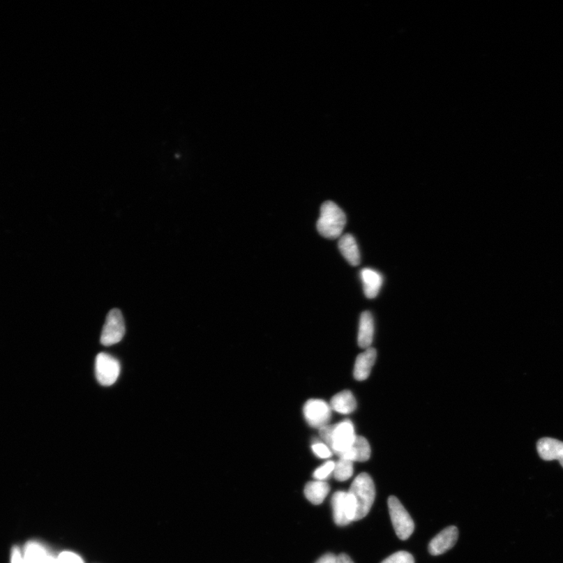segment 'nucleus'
<instances>
[{"label":"nucleus","mask_w":563,"mask_h":563,"mask_svg":"<svg viewBox=\"0 0 563 563\" xmlns=\"http://www.w3.org/2000/svg\"><path fill=\"white\" fill-rule=\"evenodd\" d=\"M381 563H415V560L410 553L400 551L390 555Z\"/></svg>","instance_id":"obj_20"},{"label":"nucleus","mask_w":563,"mask_h":563,"mask_svg":"<svg viewBox=\"0 0 563 563\" xmlns=\"http://www.w3.org/2000/svg\"><path fill=\"white\" fill-rule=\"evenodd\" d=\"M330 491L329 485L325 481H315L306 485L305 495L307 500L315 506H319L326 500Z\"/></svg>","instance_id":"obj_16"},{"label":"nucleus","mask_w":563,"mask_h":563,"mask_svg":"<svg viewBox=\"0 0 563 563\" xmlns=\"http://www.w3.org/2000/svg\"><path fill=\"white\" fill-rule=\"evenodd\" d=\"M333 520L336 525L345 527L355 521L357 506L354 496L346 491H336L332 497Z\"/></svg>","instance_id":"obj_5"},{"label":"nucleus","mask_w":563,"mask_h":563,"mask_svg":"<svg viewBox=\"0 0 563 563\" xmlns=\"http://www.w3.org/2000/svg\"><path fill=\"white\" fill-rule=\"evenodd\" d=\"M351 493L357 506L355 521L363 519L373 506L375 497V488L372 477L363 472L356 477L351 485Z\"/></svg>","instance_id":"obj_2"},{"label":"nucleus","mask_w":563,"mask_h":563,"mask_svg":"<svg viewBox=\"0 0 563 563\" xmlns=\"http://www.w3.org/2000/svg\"><path fill=\"white\" fill-rule=\"evenodd\" d=\"M377 359V351L374 348H367L356 359L354 368V377L359 381L366 380L370 377L372 368Z\"/></svg>","instance_id":"obj_11"},{"label":"nucleus","mask_w":563,"mask_h":563,"mask_svg":"<svg viewBox=\"0 0 563 563\" xmlns=\"http://www.w3.org/2000/svg\"><path fill=\"white\" fill-rule=\"evenodd\" d=\"M352 448L355 454V462H366L370 458V445L365 437H356Z\"/></svg>","instance_id":"obj_18"},{"label":"nucleus","mask_w":563,"mask_h":563,"mask_svg":"<svg viewBox=\"0 0 563 563\" xmlns=\"http://www.w3.org/2000/svg\"><path fill=\"white\" fill-rule=\"evenodd\" d=\"M329 405L332 410L347 415L355 411L357 403L350 391H343L333 397Z\"/></svg>","instance_id":"obj_15"},{"label":"nucleus","mask_w":563,"mask_h":563,"mask_svg":"<svg viewBox=\"0 0 563 563\" xmlns=\"http://www.w3.org/2000/svg\"><path fill=\"white\" fill-rule=\"evenodd\" d=\"M312 449L314 454L320 458H329L332 456L331 449L325 443L317 442L313 443Z\"/></svg>","instance_id":"obj_21"},{"label":"nucleus","mask_w":563,"mask_h":563,"mask_svg":"<svg viewBox=\"0 0 563 563\" xmlns=\"http://www.w3.org/2000/svg\"><path fill=\"white\" fill-rule=\"evenodd\" d=\"M126 333L124 318L121 310L114 308L107 316L105 326L103 328L100 342L103 346H112L118 344Z\"/></svg>","instance_id":"obj_6"},{"label":"nucleus","mask_w":563,"mask_h":563,"mask_svg":"<svg viewBox=\"0 0 563 563\" xmlns=\"http://www.w3.org/2000/svg\"><path fill=\"white\" fill-rule=\"evenodd\" d=\"M344 211L332 202H326L321 207L320 217L317 222V230L325 238H339L346 225Z\"/></svg>","instance_id":"obj_1"},{"label":"nucleus","mask_w":563,"mask_h":563,"mask_svg":"<svg viewBox=\"0 0 563 563\" xmlns=\"http://www.w3.org/2000/svg\"><path fill=\"white\" fill-rule=\"evenodd\" d=\"M335 468L333 461H328L317 469L313 474L316 481H324L330 475L333 474Z\"/></svg>","instance_id":"obj_19"},{"label":"nucleus","mask_w":563,"mask_h":563,"mask_svg":"<svg viewBox=\"0 0 563 563\" xmlns=\"http://www.w3.org/2000/svg\"><path fill=\"white\" fill-rule=\"evenodd\" d=\"M95 368L97 380L105 386L113 385L117 381L121 371L119 361L106 353L96 356Z\"/></svg>","instance_id":"obj_7"},{"label":"nucleus","mask_w":563,"mask_h":563,"mask_svg":"<svg viewBox=\"0 0 563 563\" xmlns=\"http://www.w3.org/2000/svg\"><path fill=\"white\" fill-rule=\"evenodd\" d=\"M536 449L543 460H558L563 467V442L553 438H542L539 440Z\"/></svg>","instance_id":"obj_10"},{"label":"nucleus","mask_w":563,"mask_h":563,"mask_svg":"<svg viewBox=\"0 0 563 563\" xmlns=\"http://www.w3.org/2000/svg\"><path fill=\"white\" fill-rule=\"evenodd\" d=\"M374 336L373 317L370 312L361 314L358 336L359 345L361 348H370Z\"/></svg>","instance_id":"obj_14"},{"label":"nucleus","mask_w":563,"mask_h":563,"mask_svg":"<svg viewBox=\"0 0 563 563\" xmlns=\"http://www.w3.org/2000/svg\"><path fill=\"white\" fill-rule=\"evenodd\" d=\"M57 563H84L80 556L74 553L63 552L57 557Z\"/></svg>","instance_id":"obj_22"},{"label":"nucleus","mask_w":563,"mask_h":563,"mask_svg":"<svg viewBox=\"0 0 563 563\" xmlns=\"http://www.w3.org/2000/svg\"><path fill=\"white\" fill-rule=\"evenodd\" d=\"M303 412L309 426L319 429L326 426L332 416L331 407L320 399L308 400L303 406Z\"/></svg>","instance_id":"obj_8"},{"label":"nucleus","mask_w":563,"mask_h":563,"mask_svg":"<svg viewBox=\"0 0 563 563\" xmlns=\"http://www.w3.org/2000/svg\"><path fill=\"white\" fill-rule=\"evenodd\" d=\"M388 509L394 530L400 540L409 539L415 530V524L403 504L396 497L388 498Z\"/></svg>","instance_id":"obj_4"},{"label":"nucleus","mask_w":563,"mask_h":563,"mask_svg":"<svg viewBox=\"0 0 563 563\" xmlns=\"http://www.w3.org/2000/svg\"><path fill=\"white\" fill-rule=\"evenodd\" d=\"M356 437L357 435H355L352 422L347 419L338 424L330 426L323 441L339 456L341 453L351 448Z\"/></svg>","instance_id":"obj_3"},{"label":"nucleus","mask_w":563,"mask_h":563,"mask_svg":"<svg viewBox=\"0 0 563 563\" xmlns=\"http://www.w3.org/2000/svg\"><path fill=\"white\" fill-rule=\"evenodd\" d=\"M339 249L347 262L353 267H357L361 262V255L357 242L351 234L341 237L339 241Z\"/></svg>","instance_id":"obj_13"},{"label":"nucleus","mask_w":563,"mask_h":563,"mask_svg":"<svg viewBox=\"0 0 563 563\" xmlns=\"http://www.w3.org/2000/svg\"><path fill=\"white\" fill-rule=\"evenodd\" d=\"M458 538L456 527L451 526L443 530L432 539L429 545V552L432 555H440L448 552L454 547Z\"/></svg>","instance_id":"obj_9"},{"label":"nucleus","mask_w":563,"mask_h":563,"mask_svg":"<svg viewBox=\"0 0 563 563\" xmlns=\"http://www.w3.org/2000/svg\"><path fill=\"white\" fill-rule=\"evenodd\" d=\"M315 563H338V556L332 553H327L322 555Z\"/></svg>","instance_id":"obj_23"},{"label":"nucleus","mask_w":563,"mask_h":563,"mask_svg":"<svg viewBox=\"0 0 563 563\" xmlns=\"http://www.w3.org/2000/svg\"><path fill=\"white\" fill-rule=\"evenodd\" d=\"M353 474V462L340 458L339 461L335 463L333 474L336 481L340 482L346 481L352 476Z\"/></svg>","instance_id":"obj_17"},{"label":"nucleus","mask_w":563,"mask_h":563,"mask_svg":"<svg viewBox=\"0 0 563 563\" xmlns=\"http://www.w3.org/2000/svg\"><path fill=\"white\" fill-rule=\"evenodd\" d=\"M361 279L368 299H373L377 297L383 285V276L379 271L372 269H364L361 271Z\"/></svg>","instance_id":"obj_12"},{"label":"nucleus","mask_w":563,"mask_h":563,"mask_svg":"<svg viewBox=\"0 0 563 563\" xmlns=\"http://www.w3.org/2000/svg\"><path fill=\"white\" fill-rule=\"evenodd\" d=\"M338 563H354L351 557L346 554H340L338 556Z\"/></svg>","instance_id":"obj_24"}]
</instances>
